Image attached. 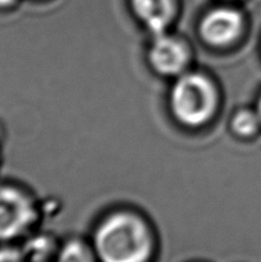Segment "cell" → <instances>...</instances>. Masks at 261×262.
<instances>
[{
    "mask_svg": "<svg viewBox=\"0 0 261 262\" xmlns=\"http://www.w3.org/2000/svg\"><path fill=\"white\" fill-rule=\"evenodd\" d=\"M95 246L102 262H145L150 255V237L135 216L114 215L97 230Z\"/></svg>",
    "mask_w": 261,
    "mask_h": 262,
    "instance_id": "obj_1",
    "label": "cell"
},
{
    "mask_svg": "<svg viewBox=\"0 0 261 262\" xmlns=\"http://www.w3.org/2000/svg\"><path fill=\"white\" fill-rule=\"evenodd\" d=\"M171 107L182 123L202 124L215 107V92L211 83L199 74L182 77L173 89Z\"/></svg>",
    "mask_w": 261,
    "mask_h": 262,
    "instance_id": "obj_2",
    "label": "cell"
},
{
    "mask_svg": "<svg viewBox=\"0 0 261 262\" xmlns=\"http://www.w3.org/2000/svg\"><path fill=\"white\" fill-rule=\"evenodd\" d=\"M33 219L28 200L15 189L0 187V239H10L23 232Z\"/></svg>",
    "mask_w": 261,
    "mask_h": 262,
    "instance_id": "obj_3",
    "label": "cell"
},
{
    "mask_svg": "<svg viewBox=\"0 0 261 262\" xmlns=\"http://www.w3.org/2000/svg\"><path fill=\"white\" fill-rule=\"evenodd\" d=\"M242 27L241 15L230 9H217L205 17L202 37L212 45H224L234 40Z\"/></svg>",
    "mask_w": 261,
    "mask_h": 262,
    "instance_id": "obj_4",
    "label": "cell"
},
{
    "mask_svg": "<svg viewBox=\"0 0 261 262\" xmlns=\"http://www.w3.org/2000/svg\"><path fill=\"white\" fill-rule=\"evenodd\" d=\"M186 50L179 41L164 35L156 36L150 59L156 71L163 74L178 73L186 63Z\"/></svg>",
    "mask_w": 261,
    "mask_h": 262,
    "instance_id": "obj_5",
    "label": "cell"
},
{
    "mask_svg": "<svg viewBox=\"0 0 261 262\" xmlns=\"http://www.w3.org/2000/svg\"><path fill=\"white\" fill-rule=\"evenodd\" d=\"M135 12L156 36L163 35L173 15L171 0H133Z\"/></svg>",
    "mask_w": 261,
    "mask_h": 262,
    "instance_id": "obj_6",
    "label": "cell"
},
{
    "mask_svg": "<svg viewBox=\"0 0 261 262\" xmlns=\"http://www.w3.org/2000/svg\"><path fill=\"white\" fill-rule=\"evenodd\" d=\"M260 122L257 115L251 112H241L233 119V129L241 136H248L253 133Z\"/></svg>",
    "mask_w": 261,
    "mask_h": 262,
    "instance_id": "obj_7",
    "label": "cell"
},
{
    "mask_svg": "<svg viewBox=\"0 0 261 262\" xmlns=\"http://www.w3.org/2000/svg\"><path fill=\"white\" fill-rule=\"evenodd\" d=\"M58 262H92L86 248L79 243H69L59 255Z\"/></svg>",
    "mask_w": 261,
    "mask_h": 262,
    "instance_id": "obj_8",
    "label": "cell"
},
{
    "mask_svg": "<svg viewBox=\"0 0 261 262\" xmlns=\"http://www.w3.org/2000/svg\"><path fill=\"white\" fill-rule=\"evenodd\" d=\"M51 245L45 238H37L31 241L26 247V252L35 262H41L50 253Z\"/></svg>",
    "mask_w": 261,
    "mask_h": 262,
    "instance_id": "obj_9",
    "label": "cell"
},
{
    "mask_svg": "<svg viewBox=\"0 0 261 262\" xmlns=\"http://www.w3.org/2000/svg\"><path fill=\"white\" fill-rule=\"evenodd\" d=\"M0 262H23V258L14 250H0Z\"/></svg>",
    "mask_w": 261,
    "mask_h": 262,
    "instance_id": "obj_10",
    "label": "cell"
},
{
    "mask_svg": "<svg viewBox=\"0 0 261 262\" xmlns=\"http://www.w3.org/2000/svg\"><path fill=\"white\" fill-rule=\"evenodd\" d=\"M14 0H0V7H8L10 5Z\"/></svg>",
    "mask_w": 261,
    "mask_h": 262,
    "instance_id": "obj_11",
    "label": "cell"
},
{
    "mask_svg": "<svg viewBox=\"0 0 261 262\" xmlns=\"http://www.w3.org/2000/svg\"><path fill=\"white\" fill-rule=\"evenodd\" d=\"M257 117L261 122V97H260V101H258V107H257Z\"/></svg>",
    "mask_w": 261,
    "mask_h": 262,
    "instance_id": "obj_12",
    "label": "cell"
}]
</instances>
